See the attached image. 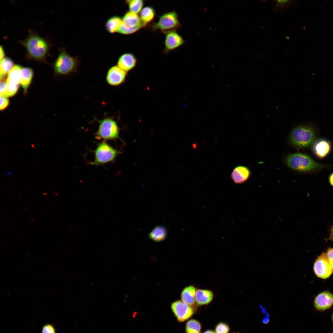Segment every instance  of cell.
I'll list each match as a JSON object with an SVG mask.
<instances>
[{
	"mask_svg": "<svg viewBox=\"0 0 333 333\" xmlns=\"http://www.w3.org/2000/svg\"><path fill=\"white\" fill-rule=\"evenodd\" d=\"M34 75L33 70L30 68L22 67L21 72L20 84L23 90L24 95H27L31 84Z\"/></svg>",
	"mask_w": 333,
	"mask_h": 333,
	"instance_id": "17",
	"label": "cell"
},
{
	"mask_svg": "<svg viewBox=\"0 0 333 333\" xmlns=\"http://www.w3.org/2000/svg\"><path fill=\"white\" fill-rule=\"evenodd\" d=\"M315 137V130L313 126L301 125L292 130L290 139L292 143L295 147L306 148L312 144Z\"/></svg>",
	"mask_w": 333,
	"mask_h": 333,
	"instance_id": "4",
	"label": "cell"
},
{
	"mask_svg": "<svg viewBox=\"0 0 333 333\" xmlns=\"http://www.w3.org/2000/svg\"><path fill=\"white\" fill-rule=\"evenodd\" d=\"M28 32L24 39L18 41L25 49L26 59L46 63L47 58L50 55L49 50L52 44L47 38L40 36L32 29H29Z\"/></svg>",
	"mask_w": 333,
	"mask_h": 333,
	"instance_id": "1",
	"label": "cell"
},
{
	"mask_svg": "<svg viewBox=\"0 0 333 333\" xmlns=\"http://www.w3.org/2000/svg\"><path fill=\"white\" fill-rule=\"evenodd\" d=\"M202 329L200 322L195 319H191L187 322L185 326L186 333H199Z\"/></svg>",
	"mask_w": 333,
	"mask_h": 333,
	"instance_id": "25",
	"label": "cell"
},
{
	"mask_svg": "<svg viewBox=\"0 0 333 333\" xmlns=\"http://www.w3.org/2000/svg\"><path fill=\"white\" fill-rule=\"evenodd\" d=\"M203 333H216V332L213 330L208 329L205 331Z\"/></svg>",
	"mask_w": 333,
	"mask_h": 333,
	"instance_id": "38",
	"label": "cell"
},
{
	"mask_svg": "<svg viewBox=\"0 0 333 333\" xmlns=\"http://www.w3.org/2000/svg\"><path fill=\"white\" fill-rule=\"evenodd\" d=\"M123 23L122 18L114 15L109 17L105 24L106 30L110 34L117 32Z\"/></svg>",
	"mask_w": 333,
	"mask_h": 333,
	"instance_id": "21",
	"label": "cell"
},
{
	"mask_svg": "<svg viewBox=\"0 0 333 333\" xmlns=\"http://www.w3.org/2000/svg\"><path fill=\"white\" fill-rule=\"evenodd\" d=\"M137 62V59L133 54L126 52L122 54L119 57L117 62V65L127 72L135 67Z\"/></svg>",
	"mask_w": 333,
	"mask_h": 333,
	"instance_id": "15",
	"label": "cell"
},
{
	"mask_svg": "<svg viewBox=\"0 0 333 333\" xmlns=\"http://www.w3.org/2000/svg\"><path fill=\"white\" fill-rule=\"evenodd\" d=\"M180 26L178 14L173 10L161 15L158 21L152 25L151 29L154 32L159 30L165 34L170 31H176Z\"/></svg>",
	"mask_w": 333,
	"mask_h": 333,
	"instance_id": "7",
	"label": "cell"
},
{
	"mask_svg": "<svg viewBox=\"0 0 333 333\" xmlns=\"http://www.w3.org/2000/svg\"><path fill=\"white\" fill-rule=\"evenodd\" d=\"M214 298L212 292L207 289H197L195 294V302L197 306L209 304Z\"/></svg>",
	"mask_w": 333,
	"mask_h": 333,
	"instance_id": "19",
	"label": "cell"
},
{
	"mask_svg": "<svg viewBox=\"0 0 333 333\" xmlns=\"http://www.w3.org/2000/svg\"><path fill=\"white\" fill-rule=\"evenodd\" d=\"M59 54L52 64L56 76H69L76 72L78 69L79 60L78 57L69 54L64 47L59 48Z\"/></svg>",
	"mask_w": 333,
	"mask_h": 333,
	"instance_id": "2",
	"label": "cell"
},
{
	"mask_svg": "<svg viewBox=\"0 0 333 333\" xmlns=\"http://www.w3.org/2000/svg\"><path fill=\"white\" fill-rule=\"evenodd\" d=\"M328 239L333 241V225L331 229L330 234Z\"/></svg>",
	"mask_w": 333,
	"mask_h": 333,
	"instance_id": "37",
	"label": "cell"
},
{
	"mask_svg": "<svg viewBox=\"0 0 333 333\" xmlns=\"http://www.w3.org/2000/svg\"><path fill=\"white\" fill-rule=\"evenodd\" d=\"M314 304L315 309L318 311L327 310L333 305V294L329 291L322 292L315 298Z\"/></svg>",
	"mask_w": 333,
	"mask_h": 333,
	"instance_id": "13",
	"label": "cell"
},
{
	"mask_svg": "<svg viewBox=\"0 0 333 333\" xmlns=\"http://www.w3.org/2000/svg\"><path fill=\"white\" fill-rule=\"evenodd\" d=\"M329 182L330 184L333 187V172L329 176Z\"/></svg>",
	"mask_w": 333,
	"mask_h": 333,
	"instance_id": "35",
	"label": "cell"
},
{
	"mask_svg": "<svg viewBox=\"0 0 333 333\" xmlns=\"http://www.w3.org/2000/svg\"><path fill=\"white\" fill-rule=\"evenodd\" d=\"M250 175V171L248 167L244 166H238L233 170L231 177L234 183L241 184L246 181Z\"/></svg>",
	"mask_w": 333,
	"mask_h": 333,
	"instance_id": "16",
	"label": "cell"
},
{
	"mask_svg": "<svg viewBox=\"0 0 333 333\" xmlns=\"http://www.w3.org/2000/svg\"><path fill=\"white\" fill-rule=\"evenodd\" d=\"M155 15L156 12L154 8L150 6H147L142 8L139 16L142 23L145 27L153 20Z\"/></svg>",
	"mask_w": 333,
	"mask_h": 333,
	"instance_id": "22",
	"label": "cell"
},
{
	"mask_svg": "<svg viewBox=\"0 0 333 333\" xmlns=\"http://www.w3.org/2000/svg\"><path fill=\"white\" fill-rule=\"evenodd\" d=\"M167 235L166 228L159 225L155 227L150 232L149 236L150 239L156 242H160L165 240Z\"/></svg>",
	"mask_w": 333,
	"mask_h": 333,
	"instance_id": "23",
	"label": "cell"
},
{
	"mask_svg": "<svg viewBox=\"0 0 333 333\" xmlns=\"http://www.w3.org/2000/svg\"><path fill=\"white\" fill-rule=\"evenodd\" d=\"M10 101L6 96H0V109L2 111L6 109L9 105Z\"/></svg>",
	"mask_w": 333,
	"mask_h": 333,
	"instance_id": "30",
	"label": "cell"
},
{
	"mask_svg": "<svg viewBox=\"0 0 333 333\" xmlns=\"http://www.w3.org/2000/svg\"><path fill=\"white\" fill-rule=\"evenodd\" d=\"M165 34L164 53L167 54L182 46L184 41L181 36L176 31H169Z\"/></svg>",
	"mask_w": 333,
	"mask_h": 333,
	"instance_id": "11",
	"label": "cell"
},
{
	"mask_svg": "<svg viewBox=\"0 0 333 333\" xmlns=\"http://www.w3.org/2000/svg\"><path fill=\"white\" fill-rule=\"evenodd\" d=\"M22 67L15 64L9 72L6 79L7 91L6 96L7 97L13 96L16 94L19 88L21 72Z\"/></svg>",
	"mask_w": 333,
	"mask_h": 333,
	"instance_id": "8",
	"label": "cell"
},
{
	"mask_svg": "<svg viewBox=\"0 0 333 333\" xmlns=\"http://www.w3.org/2000/svg\"><path fill=\"white\" fill-rule=\"evenodd\" d=\"M99 125L95 134L98 140H115L119 138L120 128L113 119L107 117L99 121Z\"/></svg>",
	"mask_w": 333,
	"mask_h": 333,
	"instance_id": "6",
	"label": "cell"
},
{
	"mask_svg": "<svg viewBox=\"0 0 333 333\" xmlns=\"http://www.w3.org/2000/svg\"><path fill=\"white\" fill-rule=\"evenodd\" d=\"M141 29L139 28H131L129 27L122 23L118 29L117 33L123 35H129L133 34Z\"/></svg>",
	"mask_w": 333,
	"mask_h": 333,
	"instance_id": "27",
	"label": "cell"
},
{
	"mask_svg": "<svg viewBox=\"0 0 333 333\" xmlns=\"http://www.w3.org/2000/svg\"><path fill=\"white\" fill-rule=\"evenodd\" d=\"M5 175H12V172L10 171H7L5 173Z\"/></svg>",
	"mask_w": 333,
	"mask_h": 333,
	"instance_id": "40",
	"label": "cell"
},
{
	"mask_svg": "<svg viewBox=\"0 0 333 333\" xmlns=\"http://www.w3.org/2000/svg\"><path fill=\"white\" fill-rule=\"evenodd\" d=\"M230 327L228 324L224 322H220L215 326L216 333H229Z\"/></svg>",
	"mask_w": 333,
	"mask_h": 333,
	"instance_id": "28",
	"label": "cell"
},
{
	"mask_svg": "<svg viewBox=\"0 0 333 333\" xmlns=\"http://www.w3.org/2000/svg\"><path fill=\"white\" fill-rule=\"evenodd\" d=\"M260 307L261 309V313L263 314H265L267 312L266 309L263 306L261 305L260 306Z\"/></svg>",
	"mask_w": 333,
	"mask_h": 333,
	"instance_id": "36",
	"label": "cell"
},
{
	"mask_svg": "<svg viewBox=\"0 0 333 333\" xmlns=\"http://www.w3.org/2000/svg\"><path fill=\"white\" fill-rule=\"evenodd\" d=\"M314 270L316 276L323 279L328 278L332 270L325 253L319 257L314 263Z\"/></svg>",
	"mask_w": 333,
	"mask_h": 333,
	"instance_id": "10",
	"label": "cell"
},
{
	"mask_svg": "<svg viewBox=\"0 0 333 333\" xmlns=\"http://www.w3.org/2000/svg\"><path fill=\"white\" fill-rule=\"evenodd\" d=\"M171 307L178 321L180 322L189 319L195 312V307L186 304L181 300L173 302Z\"/></svg>",
	"mask_w": 333,
	"mask_h": 333,
	"instance_id": "9",
	"label": "cell"
},
{
	"mask_svg": "<svg viewBox=\"0 0 333 333\" xmlns=\"http://www.w3.org/2000/svg\"><path fill=\"white\" fill-rule=\"evenodd\" d=\"M286 163L291 169L303 172L318 171L327 166L316 162L307 154L300 153L288 155Z\"/></svg>",
	"mask_w": 333,
	"mask_h": 333,
	"instance_id": "3",
	"label": "cell"
},
{
	"mask_svg": "<svg viewBox=\"0 0 333 333\" xmlns=\"http://www.w3.org/2000/svg\"><path fill=\"white\" fill-rule=\"evenodd\" d=\"M13 60L9 57H5L1 60L0 64V80L5 79L6 75L14 66Z\"/></svg>",
	"mask_w": 333,
	"mask_h": 333,
	"instance_id": "24",
	"label": "cell"
},
{
	"mask_svg": "<svg viewBox=\"0 0 333 333\" xmlns=\"http://www.w3.org/2000/svg\"><path fill=\"white\" fill-rule=\"evenodd\" d=\"M326 256L328 260L330 261L333 260V248H330L325 253Z\"/></svg>",
	"mask_w": 333,
	"mask_h": 333,
	"instance_id": "32",
	"label": "cell"
},
{
	"mask_svg": "<svg viewBox=\"0 0 333 333\" xmlns=\"http://www.w3.org/2000/svg\"><path fill=\"white\" fill-rule=\"evenodd\" d=\"M196 290L195 287L192 285L185 287L181 293L182 301L186 304L195 307V306L196 305L195 297Z\"/></svg>",
	"mask_w": 333,
	"mask_h": 333,
	"instance_id": "20",
	"label": "cell"
},
{
	"mask_svg": "<svg viewBox=\"0 0 333 333\" xmlns=\"http://www.w3.org/2000/svg\"><path fill=\"white\" fill-rule=\"evenodd\" d=\"M329 262L333 271V260L329 261Z\"/></svg>",
	"mask_w": 333,
	"mask_h": 333,
	"instance_id": "39",
	"label": "cell"
},
{
	"mask_svg": "<svg viewBox=\"0 0 333 333\" xmlns=\"http://www.w3.org/2000/svg\"><path fill=\"white\" fill-rule=\"evenodd\" d=\"M127 72L117 65L111 67L108 70L106 75V80L108 83L112 86H116L122 84L125 81L127 76Z\"/></svg>",
	"mask_w": 333,
	"mask_h": 333,
	"instance_id": "12",
	"label": "cell"
},
{
	"mask_svg": "<svg viewBox=\"0 0 333 333\" xmlns=\"http://www.w3.org/2000/svg\"><path fill=\"white\" fill-rule=\"evenodd\" d=\"M331 149V143L328 140L324 138L317 139L312 144V150L318 158H323L330 153Z\"/></svg>",
	"mask_w": 333,
	"mask_h": 333,
	"instance_id": "14",
	"label": "cell"
},
{
	"mask_svg": "<svg viewBox=\"0 0 333 333\" xmlns=\"http://www.w3.org/2000/svg\"><path fill=\"white\" fill-rule=\"evenodd\" d=\"M7 91V85L5 79L2 80L0 82V96H6Z\"/></svg>",
	"mask_w": 333,
	"mask_h": 333,
	"instance_id": "31",
	"label": "cell"
},
{
	"mask_svg": "<svg viewBox=\"0 0 333 333\" xmlns=\"http://www.w3.org/2000/svg\"><path fill=\"white\" fill-rule=\"evenodd\" d=\"M0 60H2L5 58V52L4 48L2 45H1L0 46Z\"/></svg>",
	"mask_w": 333,
	"mask_h": 333,
	"instance_id": "34",
	"label": "cell"
},
{
	"mask_svg": "<svg viewBox=\"0 0 333 333\" xmlns=\"http://www.w3.org/2000/svg\"><path fill=\"white\" fill-rule=\"evenodd\" d=\"M122 19L123 23L129 27L141 29L145 27L142 23L139 15L129 10L125 14Z\"/></svg>",
	"mask_w": 333,
	"mask_h": 333,
	"instance_id": "18",
	"label": "cell"
},
{
	"mask_svg": "<svg viewBox=\"0 0 333 333\" xmlns=\"http://www.w3.org/2000/svg\"><path fill=\"white\" fill-rule=\"evenodd\" d=\"M265 317L263 318L262 320V322L265 324H268L270 321L269 319V314L267 312L265 314Z\"/></svg>",
	"mask_w": 333,
	"mask_h": 333,
	"instance_id": "33",
	"label": "cell"
},
{
	"mask_svg": "<svg viewBox=\"0 0 333 333\" xmlns=\"http://www.w3.org/2000/svg\"></svg>",
	"mask_w": 333,
	"mask_h": 333,
	"instance_id": "42",
	"label": "cell"
},
{
	"mask_svg": "<svg viewBox=\"0 0 333 333\" xmlns=\"http://www.w3.org/2000/svg\"><path fill=\"white\" fill-rule=\"evenodd\" d=\"M93 152L94 159L90 163L96 166L103 165L113 162L121 153L105 141H103L98 143Z\"/></svg>",
	"mask_w": 333,
	"mask_h": 333,
	"instance_id": "5",
	"label": "cell"
},
{
	"mask_svg": "<svg viewBox=\"0 0 333 333\" xmlns=\"http://www.w3.org/2000/svg\"><path fill=\"white\" fill-rule=\"evenodd\" d=\"M129 11L138 14L143 8L144 2L142 0H128L125 1Z\"/></svg>",
	"mask_w": 333,
	"mask_h": 333,
	"instance_id": "26",
	"label": "cell"
},
{
	"mask_svg": "<svg viewBox=\"0 0 333 333\" xmlns=\"http://www.w3.org/2000/svg\"><path fill=\"white\" fill-rule=\"evenodd\" d=\"M41 333H56L55 326L51 323H46L42 327Z\"/></svg>",
	"mask_w": 333,
	"mask_h": 333,
	"instance_id": "29",
	"label": "cell"
},
{
	"mask_svg": "<svg viewBox=\"0 0 333 333\" xmlns=\"http://www.w3.org/2000/svg\"><path fill=\"white\" fill-rule=\"evenodd\" d=\"M332 321H333V314H332Z\"/></svg>",
	"mask_w": 333,
	"mask_h": 333,
	"instance_id": "41",
	"label": "cell"
}]
</instances>
